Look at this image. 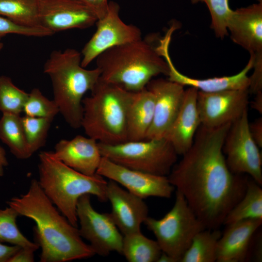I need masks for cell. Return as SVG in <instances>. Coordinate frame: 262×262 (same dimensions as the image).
Masks as SVG:
<instances>
[{
  "mask_svg": "<svg viewBox=\"0 0 262 262\" xmlns=\"http://www.w3.org/2000/svg\"><path fill=\"white\" fill-rule=\"evenodd\" d=\"M231 124L215 128L201 125L191 147L167 176L207 229L223 224L246 189L247 175L232 173L222 150Z\"/></svg>",
  "mask_w": 262,
  "mask_h": 262,
  "instance_id": "obj_1",
  "label": "cell"
},
{
  "mask_svg": "<svg viewBox=\"0 0 262 262\" xmlns=\"http://www.w3.org/2000/svg\"><path fill=\"white\" fill-rule=\"evenodd\" d=\"M19 215L35 223L36 243L41 247V262H66L88 258L96 254L85 243L79 229L59 211L41 187L33 179L27 192L8 201Z\"/></svg>",
  "mask_w": 262,
  "mask_h": 262,
  "instance_id": "obj_2",
  "label": "cell"
},
{
  "mask_svg": "<svg viewBox=\"0 0 262 262\" xmlns=\"http://www.w3.org/2000/svg\"><path fill=\"white\" fill-rule=\"evenodd\" d=\"M96 60L102 80L132 92L146 87L154 77L169 73L167 62L147 38L111 48Z\"/></svg>",
  "mask_w": 262,
  "mask_h": 262,
  "instance_id": "obj_3",
  "label": "cell"
},
{
  "mask_svg": "<svg viewBox=\"0 0 262 262\" xmlns=\"http://www.w3.org/2000/svg\"><path fill=\"white\" fill-rule=\"evenodd\" d=\"M81 61V53L75 49L55 50L43 67L50 78L59 113L73 129L81 127L83 96L93 89L100 76L98 67L88 69L82 66Z\"/></svg>",
  "mask_w": 262,
  "mask_h": 262,
  "instance_id": "obj_4",
  "label": "cell"
},
{
  "mask_svg": "<svg viewBox=\"0 0 262 262\" xmlns=\"http://www.w3.org/2000/svg\"><path fill=\"white\" fill-rule=\"evenodd\" d=\"M38 182L47 196L73 226L78 227L77 206L83 195L107 200V181L96 173L88 176L67 166L57 159L51 151L39 154Z\"/></svg>",
  "mask_w": 262,
  "mask_h": 262,
  "instance_id": "obj_5",
  "label": "cell"
},
{
  "mask_svg": "<svg viewBox=\"0 0 262 262\" xmlns=\"http://www.w3.org/2000/svg\"><path fill=\"white\" fill-rule=\"evenodd\" d=\"M90 92L82 101L81 127L85 133L103 144L128 141V113L133 92L100 78Z\"/></svg>",
  "mask_w": 262,
  "mask_h": 262,
  "instance_id": "obj_6",
  "label": "cell"
},
{
  "mask_svg": "<svg viewBox=\"0 0 262 262\" xmlns=\"http://www.w3.org/2000/svg\"><path fill=\"white\" fill-rule=\"evenodd\" d=\"M98 146L102 157L115 163L159 176H168L178 155L164 138L128 141L116 144L98 143Z\"/></svg>",
  "mask_w": 262,
  "mask_h": 262,
  "instance_id": "obj_7",
  "label": "cell"
},
{
  "mask_svg": "<svg viewBox=\"0 0 262 262\" xmlns=\"http://www.w3.org/2000/svg\"><path fill=\"white\" fill-rule=\"evenodd\" d=\"M175 194L172 208L162 218L148 216L144 223L155 236L162 251L180 262L195 235L206 228L183 195L177 190Z\"/></svg>",
  "mask_w": 262,
  "mask_h": 262,
  "instance_id": "obj_8",
  "label": "cell"
},
{
  "mask_svg": "<svg viewBox=\"0 0 262 262\" xmlns=\"http://www.w3.org/2000/svg\"><path fill=\"white\" fill-rule=\"evenodd\" d=\"M249 130L248 110L233 122L226 135L222 150L229 170L248 175L262 185V158Z\"/></svg>",
  "mask_w": 262,
  "mask_h": 262,
  "instance_id": "obj_9",
  "label": "cell"
},
{
  "mask_svg": "<svg viewBox=\"0 0 262 262\" xmlns=\"http://www.w3.org/2000/svg\"><path fill=\"white\" fill-rule=\"evenodd\" d=\"M77 215L80 234L89 242L96 254L107 256L112 252L122 254L123 235L110 213H100L94 209L90 195H84L78 200Z\"/></svg>",
  "mask_w": 262,
  "mask_h": 262,
  "instance_id": "obj_10",
  "label": "cell"
},
{
  "mask_svg": "<svg viewBox=\"0 0 262 262\" xmlns=\"http://www.w3.org/2000/svg\"><path fill=\"white\" fill-rule=\"evenodd\" d=\"M120 6L115 1L109 2L106 14L96 22L97 29L81 51L82 66L90 63L105 50L142 38L140 29L125 23L119 16Z\"/></svg>",
  "mask_w": 262,
  "mask_h": 262,
  "instance_id": "obj_11",
  "label": "cell"
},
{
  "mask_svg": "<svg viewBox=\"0 0 262 262\" xmlns=\"http://www.w3.org/2000/svg\"><path fill=\"white\" fill-rule=\"evenodd\" d=\"M248 89L213 92L198 90L196 105L201 125L215 128L232 123L248 110Z\"/></svg>",
  "mask_w": 262,
  "mask_h": 262,
  "instance_id": "obj_12",
  "label": "cell"
},
{
  "mask_svg": "<svg viewBox=\"0 0 262 262\" xmlns=\"http://www.w3.org/2000/svg\"><path fill=\"white\" fill-rule=\"evenodd\" d=\"M97 173L120 184L130 193L143 199L150 196L169 198L175 188L167 176L130 169L103 157Z\"/></svg>",
  "mask_w": 262,
  "mask_h": 262,
  "instance_id": "obj_13",
  "label": "cell"
},
{
  "mask_svg": "<svg viewBox=\"0 0 262 262\" xmlns=\"http://www.w3.org/2000/svg\"><path fill=\"white\" fill-rule=\"evenodd\" d=\"M184 86L163 78L152 79L146 86L154 97V115L145 140L164 138L177 117L185 95Z\"/></svg>",
  "mask_w": 262,
  "mask_h": 262,
  "instance_id": "obj_14",
  "label": "cell"
},
{
  "mask_svg": "<svg viewBox=\"0 0 262 262\" xmlns=\"http://www.w3.org/2000/svg\"><path fill=\"white\" fill-rule=\"evenodd\" d=\"M38 17L41 26L53 34L86 29L98 19L92 10L76 0H39Z\"/></svg>",
  "mask_w": 262,
  "mask_h": 262,
  "instance_id": "obj_15",
  "label": "cell"
},
{
  "mask_svg": "<svg viewBox=\"0 0 262 262\" xmlns=\"http://www.w3.org/2000/svg\"><path fill=\"white\" fill-rule=\"evenodd\" d=\"M106 195L111 204V215L121 233L124 235L141 231V225L148 217V212L143 199L110 180L107 182Z\"/></svg>",
  "mask_w": 262,
  "mask_h": 262,
  "instance_id": "obj_16",
  "label": "cell"
},
{
  "mask_svg": "<svg viewBox=\"0 0 262 262\" xmlns=\"http://www.w3.org/2000/svg\"><path fill=\"white\" fill-rule=\"evenodd\" d=\"M228 31L232 41L250 55H262V2L233 10Z\"/></svg>",
  "mask_w": 262,
  "mask_h": 262,
  "instance_id": "obj_17",
  "label": "cell"
},
{
  "mask_svg": "<svg viewBox=\"0 0 262 262\" xmlns=\"http://www.w3.org/2000/svg\"><path fill=\"white\" fill-rule=\"evenodd\" d=\"M52 152L67 166L88 176L97 173L102 158L98 142L80 135L70 140H61Z\"/></svg>",
  "mask_w": 262,
  "mask_h": 262,
  "instance_id": "obj_18",
  "label": "cell"
},
{
  "mask_svg": "<svg viewBox=\"0 0 262 262\" xmlns=\"http://www.w3.org/2000/svg\"><path fill=\"white\" fill-rule=\"evenodd\" d=\"M198 90L190 87L185 90L180 110L164 136L178 155L184 154L191 147L195 134L201 125L196 98Z\"/></svg>",
  "mask_w": 262,
  "mask_h": 262,
  "instance_id": "obj_19",
  "label": "cell"
},
{
  "mask_svg": "<svg viewBox=\"0 0 262 262\" xmlns=\"http://www.w3.org/2000/svg\"><path fill=\"white\" fill-rule=\"evenodd\" d=\"M262 219H249L227 226L217 245V262H242L248 255L250 244Z\"/></svg>",
  "mask_w": 262,
  "mask_h": 262,
  "instance_id": "obj_20",
  "label": "cell"
},
{
  "mask_svg": "<svg viewBox=\"0 0 262 262\" xmlns=\"http://www.w3.org/2000/svg\"><path fill=\"white\" fill-rule=\"evenodd\" d=\"M169 67L168 79L182 85L189 86L204 92H213L228 90L248 89L250 80L248 72L253 68L254 56L250 55L246 66L239 73L229 76L198 79L189 77L180 72L173 65L168 50L162 53Z\"/></svg>",
  "mask_w": 262,
  "mask_h": 262,
  "instance_id": "obj_21",
  "label": "cell"
},
{
  "mask_svg": "<svg viewBox=\"0 0 262 262\" xmlns=\"http://www.w3.org/2000/svg\"><path fill=\"white\" fill-rule=\"evenodd\" d=\"M154 103V97L147 87L133 92L128 113V141L145 139L152 122Z\"/></svg>",
  "mask_w": 262,
  "mask_h": 262,
  "instance_id": "obj_22",
  "label": "cell"
},
{
  "mask_svg": "<svg viewBox=\"0 0 262 262\" xmlns=\"http://www.w3.org/2000/svg\"><path fill=\"white\" fill-rule=\"evenodd\" d=\"M0 139L17 159H27L33 155L19 115L2 114L0 119Z\"/></svg>",
  "mask_w": 262,
  "mask_h": 262,
  "instance_id": "obj_23",
  "label": "cell"
},
{
  "mask_svg": "<svg viewBox=\"0 0 262 262\" xmlns=\"http://www.w3.org/2000/svg\"><path fill=\"white\" fill-rule=\"evenodd\" d=\"M252 178L248 180L243 198L226 216L223 225L249 219H262V189Z\"/></svg>",
  "mask_w": 262,
  "mask_h": 262,
  "instance_id": "obj_24",
  "label": "cell"
},
{
  "mask_svg": "<svg viewBox=\"0 0 262 262\" xmlns=\"http://www.w3.org/2000/svg\"><path fill=\"white\" fill-rule=\"evenodd\" d=\"M162 250L156 241L141 231L123 235L122 254L130 262H157Z\"/></svg>",
  "mask_w": 262,
  "mask_h": 262,
  "instance_id": "obj_25",
  "label": "cell"
},
{
  "mask_svg": "<svg viewBox=\"0 0 262 262\" xmlns=\"http://www.w3.org/2000/svg\"><path fill=\"white\" fill-rule=\"evenodd\" d=\"M222 233L218 229H206L198 232L180 262H214L218 241Z\"/></svg>",
  "mask_w": 262,
  "mask_h": 262,
  "instance_id": "obj_26",
  "label": "cell"
},
{
  "mask_svg": "<svg viewBox=\"0 0 262 262\" xmlns=\"http://www.w3.org/2000/svg\"><path fill=\"white\" fill-rule=\"evenodd\" d=\"M38 4L39 0H0V16L23 26L42 27Z\"/></svg>",
  "mask_w": 262,
  "mask_h": 262,
  "instance_id": "obj_27",
  "label": "cell"
},
{
  "mask_svg": "<svg viewBox=\"0 0 262 262\" xmlns=\"http://www.w3.org/2000/svg\"><path fill=\"white\" fill-rule=\"evenodd\" d=\"M18 216L17 212L10 206L0 209V242L37 250L38 245L28 239L19 229L16 224Z\"/></svg>",
  "mask_w": 262,
  "mask_h": 262,
  "instance_id": "obj_28",
  "label": "cell"
},
{
  "mask_svg": "<svg viewBox=\"0 0 262 262\" xmlns=\"http://www.w3.org/2000/svg\"><path fill=\"white\" fill-rule=\"evenodd\" d=\"M29 93L19 88L6 76H0V111L20 115Z\"/></svg>",
  "mask_w": 262,
  "mask_h": 262,
  "instance_id": "obj_29",
  "label": "cell"
},
{
  "mask_svg": "<svg viewBox=\"0 0 262 262\" xmlns=\"http://www.w3.org/2000/svg\"><path fill=\"white\" fill-rule=\"evenodd\" d=\"M53 120L25 115L21 117L26 140L33 154L45 145L48 133Z\"/></svg>",
  "mask_w": 262,
  "mask_h": 262,
  "instance_id": "obj_30",
  "label": "cell"
},
{
  "mask_svg": "<svg viewBox=\"0 0 262 262\" xmlns=\"http://www.w3.org/2000/svg\"><path fill=\"white\" fill-rule=\"evenodd\" d=\"M193 3L204 2L211 16V28L216 36L221 39L229 34L228 26L233 10L229 6V0H191Z\"/></svg>",
  "mask_w": 262,
  "mask_h": 262,
  "instance_id": "obj_31",
  "label": "cell"
},
{
  "mask_svg": "<svg viewBox=\"0 0 262 262\" xmlns=\"http://www.w3.org/2000/svg\"><path fill=\"white\" fill-rule=\"evenodd\" d=\"M23 112L25 115L53 119L59 110L54 100L48 99L38 88H34L29 93Z\"/></svg>",
  "mask_w": 262,
  "mask_h": 262,
  "instance_id": "obj_32",
  "label": "cell"
},
{
  "mask_svg": "<svg viewBox=\"0 0 262 262\" xmlns=\"http://www.w3.org/2000/svg\"><path fill=\"white\" fill-rule=\"evenodd\" d=\"M9 34L39 37L49 36L53 34L51 32L43 27L23 26L0 16V40Z\"/></svg>",
  "mask_w": 262,
  "mask_h": 262,
  "instance_id": "obj_33",
  "label": "cell"
},
{
  "mask_svg": "<svg viewBox=\"0 0 262 262\" xmlns=\"http://www.w3.org/2000/svg\"><path fill=\"white\" fill-rule=\"evenodd\" d=\"M92 10L98 19L102 17L106 13L109 2L108 0H76Z\"/></svg>",
  "mask_w": 262,
  "mask_h": 262,
  "instance_id": "obj_34",
  "label": "cell"
},
{
  "mask_svg": "<svg viewBox=\"0 0 262 262\" xmlns=\"http://www.w3.org/2000/svg\"><path fill=\"white\" fill-rule=\"evenodd\" d=\"M35 249L20 247L9 260V262H33Z\"/></svg>",
  "mask_w": 262,
  "mask_h": 262,
  "instance_id": "obj_35",
  "label": "cell"
},
{
  "mask_svg": "<svg viewBox=\"0 0 262 262\" xmlns=\"http://www.w3.org/2000/svg\"><path fill=\"white\" fill-rule=\"evenodd\" d=\"M250 135L259 147H262V118L259 117L251 123H249Z\"/></svg>",
  "mask_w": 262,
  "mask_h": 262,
  "instance_id": "obj_36",
  "label": "cell"
},
{
  "mask_svg": "<svg viewBox=\"0 0 262 262\" xmlns=\"http://www.w3.org/2000/svg\"><path fill=\"white\" fill-rule=\"evenodd\" d=\"M21 247L6 245L0 242V262H9V260Z\"/></svg>",
  "mask_w": 262,
  "mask_h": 262,
  "instance_id": "obj_37",
  "label": "cell"
},
{
  "mask_svg": "<svg viewBox=\"0 0 262 262\" xmlns=\"http://www.w3.org/2000/svg\"><path fill=\"white\" fill-rule=\"evenodd\" d=\"M253 258L255 262L262 261V235L258 234L255 240V246L254 247Z\"/></svg>",
  "mask_w": 262,
  "mask_h": 262,
  "instance_id": "obj_38",
  "label": "cell"
},
{
  "mask_svg": "<svg viewBox=\"0 0 262 262\" xmlns=\"http://www.w3.org/2000/svg\"><path fill=\"white\" fill-rule=\"evenodd\" d=\"M8 165V161L4 149L0 145V177L4 175V168Z\"/></svg>",
  "mask_w": 262,
  "mask_h": 262,
  "instance_id": "obj_39",
  "label": "cell"
},
{
  "mask_svg": "<svg viewBox=\"0 0 262 262\" xmlns=\"http://www.w3.org/2000/svg\"><path fill=\"white\" fill-rule=\"evenodd\" d=\"M251 107L258 112L262 113V92L255 94V97L251 103Z\"/></svg>",
  "mask_w": 262,
  "mask_h": 262,
  "instance_id": "obj_40",
  "label": "cell"
},
{
  "mask_svg": "<svg viewBox=\"0 0 262 262\" xmlns=\"http://www.w3.org/2000/svg\"><path fill=\"white\" fill-rule=\"evenodd\" d=\"M157 262H176L175 261L166 253L162 252Z\"/></svg>",
  "mask_w": 262,
  "mask_h": 262,
  "instance_id": "obj_41",
  "label": "cell"
},
{
  "mask_svg": "<svg viewBox=\"0 0 262 262\" xmlns=\"http://www.w3.org/2000/svg\"><path fill=\"white\" fill-rule=\"evenodd\" d=\"M3 47V43H2L1 42H0V52L1 51V50L2 49Z\"/></svg>",
  "mask_w": 262,
  "mask_h": 262,
  "instance_id": "obj_42",
  "label": "cell"
}]
</instances>
